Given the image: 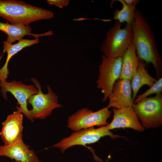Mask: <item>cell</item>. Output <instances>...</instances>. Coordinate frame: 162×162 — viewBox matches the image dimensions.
Instances as JSON below:
<instances>
[{"mask_svg": "<svg viewBox=\"0 0 162 162\" xmlns=\"http://www.w3.org/2000/svg\"><path fill=\"white\" fill-rule=\"evenodd\" d=\"M1 92L3 98L7 99L6 93L12 94L17 101L20 106H16L17 110L24 115L32 121H33L30 110L27 107V100L32 95L38 93V90L35 85H27L22 82L13 80L10 82H0Z\"/></svg>", "mask_w": 162, "mask_h": 162, "instance_id": "9c48e42d", "label": "cell"}, {"mask_svg": "<svg viewBox=\"0 0 162 162\" xmlns=\"http://www.w3.org/2000/svg\"><path fill=\"white\" fill-rule=\"evenodd\" d=\"M162 91V78L161 77L159 78L149 89L142 94L138 95L137 98L134 100V103L136 104L151 94L161 93Z\"/></svg>", "mask_w": 162, "mask_h": 162, "instance_id": "d6986e66", "label": "cell"}, {"mask_svg": "<svg viewBox=\"0 0 162 162\" xmlns=\"http://www.w3.org/2000/svg\"><path fill=\"white\" fill-rule=\"evenodd\" d=\"M127 4L129 5L133 4L137 2L138 0H123Z\"/></svg>", "mask_w": 162, "mask_h": 162, "instance_id": "44dd1931", "label": "cell"}, {"mask_svg": "<svg viewBox=\"0 0 162 162\" xmlns=\"http://www.w3.org/2000/svg\"><path fill=\"white\" fill-rule=\"evenodd\" d=\"M51 11L15 0H0V16L13 25L26 26L53 17Z\"/></svg>", "mask_w": 162, "mask_h": 162, "instance_id": "7a4b0ae2", "label": "cell"}, {"mask_svg": "<svg viewBox=\"0 0 162 162\" xmlns=\"http://www.w3.org/2000/svg\"><path fill=\"white\" fill-rule=\"evenodd\" d=\"M23 114L18 110L8 116L2 123L0 136L4 145H8L22 139Z\"/></svg>", "mask_w": 162, "mask_h": 162, "instance_id": "8fae6325", "label": "cell"}, {"mask_svg": "<svg viewBox=\"0 0 162 162\" xmlns=\"http://www.w3.org/2000/svg\"><path fill=\"white\" fill-rule=\"evenodd\" d=\"M14 162H20L15 161Z\"/></svg>", "mask_w": 162, "mask_h": 162, "instance_id": "7402d4cb", "label": "cell"}, {"mask_svg": "<svg viewBox=\"0 0 162 162\" xmlns=\"http://www.w3.org/2000/svg\"><path fill=\"white\" fill-rule=\"evenodd\" d=\"M132 92L130 80L119 79L113 85L108 98L109 102L107 107L122 109L132 106L134 103Z\"/></svg>", "mask_w": 162, "mask_h": 162, "instance_id": "30bf717a", "label": "cell"}, {"mask_svg": "<svg viewBox=\"0 0 162 162\" xmlns=\"http://www.w3.org/2000/svg\"><path fill=\"white\" fill-rule=\"evenodd\" d=\"M31 80L38 90L37 94L32 95L27 100V103L32 107L30 110L31 116L33 119H44L54 109L61 107L62 106L58 102V96L49 86H47L48 93L44 94L39 81L34 78H32Z\"/></svg>", "mask_w": 162, "mask_h": 162, "instance_id": "5b68a950", "label": "cell"}, {"mask_svg": "<svg viewBox=\"0 0 162 162\" xmlns=\"http://www.w3.org/2000/svg\"><path fill=\"white\" fill-rule=\"evenodd\" d=\"M39 41L38 38H36L34 40L23 39L17 43L13 44L6 41L3 42V54L6 52L7 55L4 64L0 68V82L6 81L9 74L8 65L11 58L23 48L38 44Z\"/></svg>", "mask_w": 162, "mask_h": 162, "instance_id": "9a60e30c", "label": "cell"}, {"mask_svg": "<svg viewBox=\"0 0 162 162\" xmlns=\"http://www.w3.org/2000/svg\"><path fill=\"white\" fill-rule=\"evenodd\" d=\"M131 27L132 43L137 56L142 60L152 63L159 78L162 73L161 58L157 50L153 33L146 19L139 10H136Z\"/></svg>", "mask_w": 162, "mask_h": 162, "instance_id": "6da1fadb", "label": "cell"}, {"mask_svg": "<svg viewBox=\"0 0 162 162\" xmlns=\"http://www.w3.org/2000/svg\"><path fill=\"white\" fill-rule=\"evenodd\" d=\"M113 118L109 124V130L121 128H129L140 132L144 130V128L134 111L132 106L127 108L117 109L113 108Z\"/></svg>", "mask_w": 162, "mask_h": 162, "instance_id": "4fadbf2b", "label": "cell"}, {"mask_svg": "<svg viewBox=\"0 0 162 162\" xmlns=\"http://www.w3.org/2000/svg\"><path fill=\"white\" fill-rule=\"evenodd\" d=\"M117 1L121 2L122 8L120 10L117 9L115 11L112 19L121 23L126 22V24L131 25L134 20L136 6L139 2V1L132 5L127 4L123 0Z\"/></svg>", "mask_w": 162, "mask_h": 162, "instance_id": "ac0fdd59", "label": "cell"}, {"mask_svg": "<svg viewBox=\"0 0 162 162\" xmlns=\"http://www.w3.org/2000/svg\"><path fill=\"white\" fill-rule=\"evenodd\" d=\"M0 156L6 157L20 162H40L32 150L22 139L8 145L0 146Z\"/></svg>", "mask_w": 162, "mask_h": 162, "instance_id": "7c38bea8", "label": "cell"}, {"mask_svg": "<svg viewBox=\"0 0 162 162\" xmlns=\"http://www.w3.org/2000/svg\"><path fill=\"white\" fill-rule=\"evenodd\" d=\"M102 61L99 66V74L96 83L97 88L101 89L104 97L103 102L106 100L111 93L113 85L120 77L122 57L112 58L103 55Z\"/></svg>", "mask_w": 162, "mask_h": 162, "instance_id": "52a82bcc", "label": "cell"}, {"mask_svg": "<svg viewBox=\"0 0 162 162\" xmlns=\"http://www.w3.org/2000/svg\"><path fill=\"white\" fill-rule=\"evenodd\" d=\"M47 3L50 4L54 5L60 8L66 6L69 3V0H47Z\"/></svg>", "mask_w": 162, "mask_h": 162, "instance_id": "ffe728a7", "label": "cell"}, {"mask_svg": "<svg viewBox=\"0 0 162 162\" xmlns=\"http://www.w3.org/2000/svg\"><path fill=\"white\" fill-rule=\"evenodd\" d=\"M108 124L98 128L92 127L75 131L69 136L63 139L51 147L59 148L63 153L71 146L76 145L85 146L87 144L98 141L101 138L105 136H109L112 139L124 137L113 134L108 129Z\"/></svg>", "mask_w": 162, "mask_h": 162, "instance_id": "8992f818", "label": "cell"}, {"mask_svg": "<svg viewBox=\"0 0 162 162\" xmlns=\"http://www.w3.org/2000/svg\"><path fill=\"white\" fill-rule=\"evenodd\" d=\"M132 36L131 25L126 24L122 28L121 23L116 21L107 32L101 50L105 56L122 57L132 43Z\"/></svg>", "mask_w": 162, "mask_h": 162, "instance_id": "3957f363", "label": "cell"}, {"mask_svg": "<svg viewBox=\"0 0 162 162\" xmlns=\"http://www.w3.org/2000/svg\"><path fill=\"white\" fill-rule=\"evenodd\" d=\"M32 30L29 25L26 26L22 24L13 25L8 22L5 23L0 22V30L7 35L6 41L11 44L16 40L19 41L23 39L26 35L32 36L36 38L50 36L54 34L52 31L43 34H34L31 33Z\"/></svg>", "mask_w": 162, "mask_h": 162, "instance_id": "5bb4252c", "label": "cell"}, {"mask_svg": "<svg viewBox=\"0 0 162 162\" xmlns=\"http://www.w3.org/2000/svg\"><path fill=\"white\" fill-rule=\"evenodd\" d=\"M112 113L107 106L95 112L83 108L68 117L67 127L76 131L95 126L106 125L109 124L107 121Z\"/></svg>", "mask_w": 162, "mask_h": 162, "instance_id": "ba28073f", "label": "cell"}, {"mask_svg": "<svg viewBox=\"0 0 162 162\" xmlns=\"http://www.w3.org/2000/svg\"><path fill=\"white\" fill-rule=\"evenodd\" d=\"M132 107L144 128H156L162 125L161 93L153 97L145 98L134 103Z\"/></svg>", "mask_w": 162, "mask_h": 162, "instance_id": "277c9868", "label": "cell"}, {"mask_svg": "<svg viewBox=\"0 0 162 162\" xmlns=\"http://www.w3.org/2000/svg\"><path fill=\"white\" fill-rule=\"evenodd\" d=\"M122 63L119 79L131 80L138 69L139 58L136 49L131 43L122 57Z\"/></svg>", "mask_w": 162, "mask_h": 162, "instance_id": "2e32d148", "label": "cell"}, {"mask_svg": "<svg viewBox=\"0 0 162 162\" xmlns=\"http://www.w3.org/2000/svg\"><path fill=\"white\" fill-rule=\"evenodd\" d=\"M139 65L137 70L130 80L133 92L132 98L134 100L140 88L144 85L151 87L157 80L151 76L147 72L145 68V64L141 59L139 58Z\"/></svg>", "mask_w": 162, "mask_h": 162, "instance_id": "e0dca14e", "label": "cell"}]
</instances>
